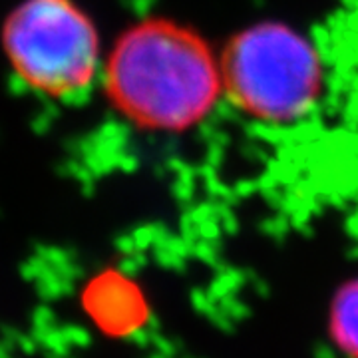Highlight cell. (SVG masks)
Returning a JSON list of instances; mask_svg holds the SVG:
<instances>
[{"label": "cell", "mask_w": 358, "mask_h": 358, "mask_svg": "<svg viewBox=\"0 0 358 358\" xmlns=\"http://www.w3.org/2000/svg\"><path fill=\"white\" fill-rule=\"evenodd\" d=\"M334 343L350 358H358V279L336 293L331 310Z\"/></svg>", "instance_id": "277c9868"}, {"label": "cell", "mask_w": 358, "mask_h": 358, "mask_svg": "<svg viewBox=\"0 0 358 358\" xmlns=\"http://www.w3.org/2000/svg\"><path fill=\"white\" fill-rule=\"evenodd\" d=\"M219 58L225 98L251 120L291 124L319 102L324 80L319 48L287 22L243 26Z\"/></svg>", "instance_id": "3957f363"}, {"label": "cell", "mask_w": 358, "mask_h": 358, "mask_svg": "<svg viewBox=\"0 0 358 358\" xmlns=\"http://www.w3.org/2000/svg\"><path fill=\"white\" fill-rule=\"evenodd\" d=\"M0 52L18 88L50 103H82L100 88L103 48L80 0H18L0 24Z\"/></svg>", "instance_id": "7a4b0ae2"}, {"label": "cell", "mask_w": 358, "mask_h": 358, "mask_svg": "<svg viewBox=\"0 0 358 358\" xmlns=\"http://www.w3.org/2000/svg\"><path fill=\"white\" fill-rule=\"evenodd\" d=\"M100 90L122 120L154 134L189 131L225 98L219 52L169 16L140 18L115 36Z\"/></svg>", "instance_id": "6da1fadb"}]
</instances>
